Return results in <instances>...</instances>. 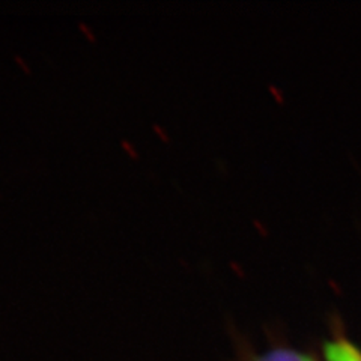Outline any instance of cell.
<instances>
[{"instance_id":"7a4b0ae2","label":"cell","mask_w":361,"mask_h":361,"mask_svg":"<svg viewBox=\"0 0 361 361\" xmlns=\"http://www.w3.org/2000/svg\"><path fill=\"white\" fill-rule=\"evenodd\" d=\"M252 361H316L314 357L306 353H300L290 348H274L271 351L255 357Z\"/></svg>"},{"instance_id":"6da1fadb","label":"cell","mask_w":361,"mask_h":361,"mask_svg":"<svg viewBox=\"0 0 361 361\" xmlns=\"http://www.w3.org/2000/svg\"><path fill=\"white\" fill-rule=\"evenodd\" d=\"M325 357L329 361H361L360 349L351 342H348L343 336L333 338L325 345Z\"/></svg>"}]
</instances>
